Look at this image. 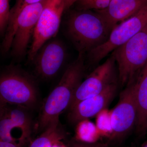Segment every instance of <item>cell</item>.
<instances>
[{"label": "cell", "instance_id": "d4e9b609", "mask_svg": "<svg viewBox=\"0 0 147 147\" xmlns=\"http://www.w3.org/2000/svg\"><path fill=\"white\" fill-rule=\"evenodd\" d=\"M143 147H147V141L144 144L143 146Z\"/></svg>", "mask_w": 147, "mask_h": 147}, {"label": "cell", "instance_id": "7402d4cb", "mask_svg": "<svg viewBox=\"0 0 147 147\" xmlns=\"http://www.w3.org/2000/svg\"><path fill=\"white\" fill-rule=\"evenodd\" d=\"M25 146H26L25 145L20 144L0 141V147H24Z\"/></svg>", "mask_w": 147, "mask_h": 147}, {"label": "cell", "instance_id": "44dd1931", "mask_svg": "<svg viewBox=\"0 0 147 147\" xmlns=\"http://www.w3.org/2000/svg\"><path fill=\"white\" fill-rule=\"evenodd\" d=\"M77 141V142L71 143L69 147H106L105 145L99 143L90 144Z\"/></svg>", "mask_w": 147, "mask_h": 147}, {"label": "cell", "instance_id": "ba28073f", "mask_svg": "<svg viewBox=\"0 0 147 147\" xmlns=\"http://www.w3.org/2000/svg\"><path fill=\"white\" fill-rule=\"evenodd\" d=\"M116 62L111 56L82 82L75 92L67 110L80 101L99 94L110 85L117 83Z\"/></svg>", "mask_w": 147, "mask_h": 147}, {"label": "cell", "instance_id": "4fadbf2b", "mask_svg": "<svg viewBox=\"0 0 147 147\" xmlns=\"http://www.w3.org/2000/svg\"><path fill=\"white\" fill-rule=\"evenodd\" d=\"M147 4V0H111L105 9L97 10L112 31L116 26L130 18Z\"/></svg>", "mask_w": 147, "mask_h": 147}, {"label": "cell", "instance_id": "5bb4252c", "mask_svg": "<svg viewBox=\"0 0 147 147\" xmlns=\"http://www.w3.org/2000/svg\"><path fill=\"white\" fill-rule=\"evenodd\" d=\"M134 96L137 109L136 130L147 131V62L134 77Z\"/></svg>", "mask_w": 147, "mask_h": 147}, {"label": "cell", "instance_id": "52a82bcc", "mask_svg": "<svg viewBox=\"0 0 147 147\" xmlns=\"http://www.w3.org/2000/svg\"><path fill=\"white\" fill-rule=\"evenodd\" d=\"M65 10L64 0H47L37 22L28 52L30 61H33L41 47L57 34Z\"/></svg>", "mask_w": 147, "mask_h": 147}, {"label": "cell", "instance_id": "6da1fadb", "mask_svg": "<svg viewBox=\"0 0 147 147\" xmlns=\"http://www.w3.org/2000/svg\"><path fill=\"white\" fill-rule=\"evenodd\" d=\"M84 54L78 57L66 69L57 85L40 107L35 131H43L53 122L59 120L60 115L68 109L79 85L85 70Z\"/></svg>", "mask_w": 147, "mask_h": 147}, {"label": "cell", "instance_id": "2e32d148", "mask_svg": "<svg viewBox=\"0 0 147 147\" xmlns=\"http://www.w3.org/2000/svg\"><path fill=\"white\" fill-rule=\"evenodd\" d=\"M42 0H17L15 5L10 9L8 26L5 32L3 43L6 46L11 45L14 35L16 20L21 11L27 6L39 3Z\"/></svg>", "mask_w": 147, "mask_h": 147}, {"label": "cell", "instance_id": "5b68a950", "mask_svg": "<svg viewBox=\"0 0 147 147\" xmlns=\"http://www.w3.org/2000/svg\"><path fill=\"white\" fill-rule=\"evenodd\" d=\"M31 111L16 105H0L1 141L26 146L31 142L35 123Z\"/></svg>", "mask_w": 147, "mask_h": 147}, {"label": "cell", "instance_id": "9a60e30c", "mask_svg": "<svg viewBox=\"0 0 147 147\" xmlns=\"http://www.w3.org/2000/svg\"><path fill=\"white\" fill-rule=\"evenodd\" d=\"M65 131L59 120L50 124L37 138L30 142L28 147H53L63 140Z\"/></svg>", "mask_w": 147, "mask_h": 147}, {"label": "cell", "instance_id": "277c9868", "mask_svg": "<svg viewBox=\"0 0 147 147\" xmlns=\"http://www.w3.org/2000/svg\"><path fill=\"white\" fill-rule=\"evenodd\" d=\"M112 55L117 65L119 81L126 86L147 62V25Z\"/></svg>", "mask_w": 147, "mask_h": 147}, {"label": "cell", "instance_id": "7a4b0ae2", "mask_svg": "<svg viewBox=\"0 0 147 147\" xmlns=\"http://www.w3.org/2000/svg\"><path fill=\"white\" fill-rule=\"evenodd\" d=\"M67 33L79 53L85 54L105 42L111 32L97 12L81 10L69 17Z\"/></svg>", "mask_w": 147, "mask_h": 147}, {"label": "cell", "instance_id": "cb8c5ba5", "mask_svg": "<svg viewBox=\"0 0 147 147\" xmlns=\"http://www.w3.org/2000/svg\"><path fill=\"white\" fill-rule=\"evenodd\" d=\"M59 143L60 142H59V143H57V144H55L53 147H64L62 146H59Z\"/></svg>", "mask_w": 147, "mask_h": 147}, {"label": "cell", "instance_id": "9c48e42d", "mask_svg": "<svg viewBox=\"0 0 147 147\" xmlns=\"http://www.w3.org/2000/svg\"><path fill=\"white\" fill-rule=\"evenodd\" d=\"M111 110L112 139H120L135 127L137 109L134 96V78L120 94L118 102Z\"/></svg>", "mask_w": 147, "mask_h": 147}, {"label": "cell", "instance_id": "30bf717a", "mask_svg": "<svg viewBox=\"0 0 147 147\" xmlns=\"http://www.w3.org/2000/svg\"><path fill=\"white\" fill-rule=\"evenodd\" d=\"M47 0L27 6L17 18L14 36L11 49L12 56L17 58L23 57L26 53L28 45L40 16Z\"/></svg>", "mask_w": 147, "mask_h": 147}, {"label": "cell", "instance_id": "ffe728a7", "mask_svg": "<svg viewBox=\"0 0 147 147\" xmlns=\"http://www.w3.org/2000/svg\"><path fill=\"white\" fill-rule=\"evenodd\" d=\"M110 1L111 0H79L77 2L81 10L94 9L100 10L106 8L109 5Z\"/></svg>", "mask_w": 147, "mask_h": 147}, {"label": "cell", "instance_id": "d6986e66", "mask_svg": "<svg viewBox=\"0 0 147 147\" xmlns=\"http://www.w3.org/2000/svg\"><path fill=\"white\" fill-rule=\"evenodd\" d=\"M9 0H0V32L4 34L8 26L10 10L9 9Z\"/></svg>", "mask_w": 147, "mask_h": 147}, {"label": "cell", "instance_id": "8fae6325", "mask_svg": "<svg viewBox=\"0 0 147 147\" xmlns=\"http://www.w3.org/2000/svg\"><path fill=\"white\" fill-rule=\"evenodd\" d=\"M66 57L65 47L60 40H55L45 43L33 60L37 75L44 80L52 79L63 66Z\"/></svg>", "mask_w": 147, "mask_h": 147}, {"label": "cell", "instance_id": "603a6c76", "mask_svg": "<svg viewBox=\"0 0 147 147\" xmlns=\"http://www.w3.org/2000/svg\"><path fill=\"white\" fill-rule=\"evenodd\" d=\"M79 0H64L65 10H67Z\"/></svg>", "mask_w": 147, "mask_h": 147}, {"label": "cell", "instance_id": "ac0fdd59", "mask_svg": "<svg viewBox=\"0 0 147 147\" xmlns=\"http://www.w3.org/2000/svg\"><path fill=\"white\" fill-rule=\"evenodd\" d=\"M95 125L100 136L111 137L113 130L111 110L106 108L100 111L96 116Z\"/></svg>", "mask_w": 147, "mask_h": 147}, {"label": "cell", "instance_id": "3957f363", "mask_svg": "<svg viewBox=\"0 0 147 147\" xmlns=\"http://www.w3.org/2000/svg\"><path fill=\"white\" fill-rule=\"evenodd\" d=\"M16 105L32 111L40 106L34 79L15 67H7L0 77V105Z\"/></svg>", "mask_w": 147, "mask_h": 147}, {"label": "cell", "instance_id": "8992f818", "mask_svg": "<svg viewBox=\"0 0 147 147\" xmlns=\"http://www.w3.org/2000/svg\"><path fill=\"white\" fill-rule=\"evenodd\" d=\"M147 25V4L130 18L116 26L105 42L88 53L92 63H96L123 45Z\"/></svg>", "mask_w": 147, "mask_h": 147}, {"label": "cell", "instance_id": "7c38bea8", "mask_svg": "<svg viewBox=\"0 0 147 147\" xmlns=\"http://www.w3.org/2000/svg\"><path fill=\"white\" fill-rule=\"evenodd\" d=\"M117 83L110 85L99 94L80 101L68 110L67 119L72 124L96 117L107 108L117 92Z\"/></svg>", "mask_w": 147, "mask_h": 147}, {"label": "cell", "instance_id": "e0dca14e", "mask_svg": "<svg viewBox=\"0 0 147 147\" xmlns=\"http://www.w3.org/2000/svg\"><path fill=\"white\" fill-rule=\"evenodd\" d=\"M76 129L77 140L85 143H96L100 137V133L95 124L86 120L78 124Z\"/></svg>", "mask_w": 147, "mask_h": 147}]
</instances>
